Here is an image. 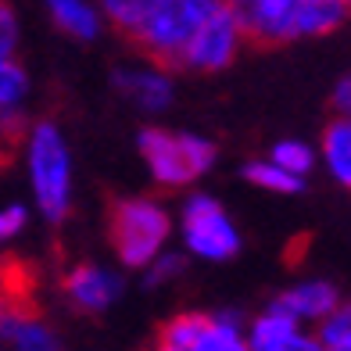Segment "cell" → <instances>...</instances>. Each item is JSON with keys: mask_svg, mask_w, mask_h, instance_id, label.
I'll return each instance as SVG.
<instances>
[{"mask_svg": "<svg viewBox=\"0 0 351 351\" xmlns=\"http://www.w3.org/2000/svg\"><path fill=\"white\" fill-rule=\"evenodd\" d=\"M22 165L29 194L43 219L61 222L72 208V151L58 122H33L22 140Z\"/></svg>", "mask_w": 351, "mask_h": 351, "instance_id": "obj_1", "label": "cell"}, {"mask_svg": "<svg viewBox=\"0 0 351 351\" xmlns=\"http://www.w3.org/2000/svg\"><path fill=\"white\" fill-rule=\"evenodd\" d=\"M136 151L147 165L151 180L165 190H183L197 183L215 165V143L197 133H180L165 125H147L136 136Z\"/></svg>", "mask_w": 351, "mask_h": 351, "instance_id": "obj_2", "label": "cell"}, {"mask_svg": "<svg viewBox=\"0 0 351 351\" xmlns=\"http://www.w3.org/2000/svg\"><path fill=\"white\" fill-rule=\"evenodd\" d=\"M172 215L158 197H122L111 208V247L125 269H147L169 251Z\"/></svg>", "mask_w": 351, "mask_h": 351, "instance_id": "obj_3", "label": "cell"}, {"mask_svg": "<svg viewBox=\"0 0 351 351\" xmlns=\"http://www.w3.org/2000/svg\"><path fill=\"white\" fill-rule=\"evenodd\" d=\"M222 8H226V0H162L151 19L136 29L133 40L147 58L162 61V65H180L194 33Z\"/></svg>", "mask_w": 351, "mask_h": 351, "instance_id": "obj_4", "label": "cell"}, {"mask_svg": "<svg viewBox=\"0 0 351 351\" xmlns=\"http://www.w3.org/2000/svg\"><path fill=\"white\" fill-rule=\"evenodd\" d=\"M183 247L201 262H230L241 251V230L212 194H190L180 208Z\"/></svg>", "mask_w": 351, "mask_h": 351, "instance_id": "obj_5", "label": "cell"}, {"mask_svg": "<svg viewBox=\"0 0 351 351\" xmlns=\"http://www.w3.org/2000/svg\"><path fill=\"white\" fill-rule=\"evenodd\" d=\"M162 341L183 351H251L247 323L233 312H180L165 323Z\"/></svg>", "mask_w": 351, "mask_h": 351, "instance_id": "obj_6", "label": "cell"}, {"mask_svg": "<svg viewBox=\"0 0 351 351\" xmlns=\"http://www.w3.org/2000/svg\"><path fill=\"white\" fill-rule=\"evenodd\" d=\"M244 40H247L244 25L222 8L219 14H212V19L194 33V40L186 43V51L180 58V65L190 69V72H222L237 61Z\"/></svg>", "mask_w": 351, "mask_h": 351, "instance_id": "obj_7", "label": "cell"}, {"mask_svg": "<svg viewBox=\"0 0 351 351\" xmlns=\"http://www.w3.org/2000/svg\"><path fill=\"white\" fill-rule=\"evenodd\" d=\"M111 86H115V93H122L133 108H140L143 115H162L176 97L169 69L154 58L140 61V65H119L111 72Z\"/></svg>", "mask_w": 351, "mask_h": 351, "instance_id": "obj_8", "label": "cell"}, {"mask_svg": "<svg viewBox=\"0 0 351 351\" xmlns=\"http://www.w3.org/2000/svg\"><path fill=\"white\" fill-rule=\"evenodd\" d=\"M301 0H226V11L244 25L247 40L283 43L294 40V14Z\"/></svg>", "mask_w": 351, "mask_h": 351, "instance_id": "obj_9", "label": "cell"}, {"mask_svg": "<svg viewBox=\"0 0 351 351\" xmlns=\"http://www.w3.org/2000/svg\"><path fill=\"white\" fill-rule=\"evenodd\" d=\"M61 291H65L72 308L97 315V312L111 308L122 298V276L115 273V269H108V265L83 262V265H75L72 273L61 280Z\"/></svg>", "mask_w": 351, "mask_h": 351, "instance_id": "obj_10", "label": "cell"}, {"mask_svg": "<svg viewBox=\"0 0 351 351\" xmlns=\"http://www.w3.org/2000/svg\"><path fill=\"white\" fill-rule=\"evenodd\" d=\"M0 337H4L8 351H61L58 330L33 308L8 305L0 315Z\"/></svg>", "mask_w": 351, "mask_h": 351, "instance_id": "obj_11", "label": "cell"}, {"mask_svg": "<svg viewBox=\"0 0 351 351\" xmlns=\"http://www.w3.org/2000/svg\"><path fill=\"white\" fill-rule=\"evenodd\" d=\"M341 294H337V287H333L330 280H319V276H308V280H298L291 283L283 294H276V305L287 308L301 326H308V323H323V319L341 305Z\"/></svg>", "mask_w": 351, "mask_h": 351, "instance_id": "obj_12", "label": "cell"}, {"mask_svg": "<svg viewBox=\"0 0 351 351\" xmlns=\"http://www.w3.org/2000/svg\"><path fill=\"white\" fill-rule=\"evenodd\" d=\"M301 333H305V326L273 301L265 312H258L247 323V348L251 351H287Z\"/></svg>", "mask_w": 351, "mask_h": 351, "instance_id": "obj_13", "label": "cell"}, {"mask_svg": "<svg viewBox=\"0 0 351 351\" xmlns=\"http://www.w3.org/2000/svg\"><path fill=\"white\" fill-rule=\"evenodd\" d=\"M47 14H51V22L61 29L65 36L72 40H97L101 29H104V8L93 4V0H43Z\"/></svg>", "mask_w": 351, "mask_h": 351, "instance_id": "obj_14", "label": "cell"}, {"mask_svg": "<svg viewBox=\"0 0 351 351\" xmlns=\"http://www.w3.org/2000/svg\"><path fill=\"white\" fill-rule=\"evenodd\" d=\"M319 162L326 165L330 180L351 190V115H337L319 140Z\"/></svg>", "mask_w": 351, "mask_h": 351, "instance_id": "obj_15", "label": "cell"}, {"mask_svg": "<svg viewBox=\"0 0 351 351\" xmlns=\"http://www.w3.org/2000/svg\"><path fill=\"white\" fill-rule=\"evenodd\" d=\"M344 0H301L294 14V40L298 36H326L333 29H341L348 19Z\"/></svg>", "mask_w": 351, "mask_h": 351, "instance_id": "obj_16", "label": "cell"}, {"mask_svg": "<svg viewBox=\"0 0 351 351\" xmlns=\"http://www.w3.org/2000/svg\"><path fill=\"white\" fill-rule=\"evenodd\" d=\"M29 93H33L29 72L14 58H0V111H4L8 122L22 115V108L29 104Z\"/></svg>", "mask_w": 351, "mask_h": 351, "instance_id": "obj_17", "label": "cell"}, {"mask_svg": "<svg viewBox=\"0 0 351 351\" xmlns=\"http://www.w3.org/2000/svg\"><path fill=\"white\" fill-rule=\"evenodd\" d=\"M244 180L251 186H258V190H269V194H298V190L305 186L301 176L287 172L280 162H273V158H254V162H247Z\"/></svg>", "mask_w": 351, "mask_h": 351, "instance_id": "obj_18", "label": "cell"}, {"mask_svg": "<svg viewBox=\"0 0 351 351\" xmlns=\"http://www.w3.org/2000/svg\"><path fill=\"white\" fill-rule=\"evenodd\" d=\"M158 4H162V0H101L104 19L115 29H122L125 36H136V29L151 19Z\"/></svg>", "mask_w": 351, "mask_h": 351, "instance_id": "obj_19", "label": "cell"}, {"mask_svg": "<svg viewBox=\"0 0 351 351\" xmlns=\"http://www.w3.org/2000/svg\"><path fill=\"white\" fill-rule=\"evenodd\" d=\"M269 158L280 162L287 172H294V176L305 180V176L315 169V162H319V151L312 147V143H305V140H280V143H273Z\"/></svg>", "mask_w": 351, "mask_h": 351, "instance_id": "obj_20", "label": "cell"}, {"mask_svg": "<svg viewBox=\"0 0 351 351\" xmlns=\"http://www.w3.org/2000/svg\"><path fill=\"white\" fill-rule=\"evenodd\" d=\"M315 337L323 341L330 351L341 348L344 341H351V301H341V305L315 326Z\"/></svg>", "mask_w": 351, "mask_h": 351, "instance_id": "obj_21", "label": "cell"}, {"mask_svg": "<svg viewBox=\"0 0 351 351\" xmlns=\"http://www.w3.org/2000/svg\"><path fill=\"white\" fill-rule=\"evenodd\" d=\"M180 276H183V258H180V254H172V251L158 254V258L143 269V283H147V287H169Z\"/></svg>", "mask_w": 351, "mask_h": 351, "instance_id": "obj_22", "label": "cell"}, {"mask_svg": "<svg viewBox=\"0 0 351 351\" xmlns=\"http://www.w3.org/2000/svg\"><path fill=\"white\" fill-rule=\"evenodd\" d=\"M25 226H29V208H25V204L11 201V204L0 208V237H4V241H14Z\"/></svg>", "mask_w": 351, "mask_h": 351, "instance_id": "obj_23", "label": "cell"}, {"mask_svg": "<svg viewBox=\"0 0 351 351\" xmlns=\"http://www.w3.org/2000/svg\"><path fill=\"white\" fill-rule=\"evenodd\" d=\"M14 47H19V19L4 4L0 8V58H14Z\"/></svg>", "mask_w": 351, "mask_h": 351, "instance_id": "obj_24", "label": "cell"}, {"mask_svg": "<svg viewBox=\"0 0 351 351\" xmlns=\"http://www.w3.org/2000/svg\"><path fill=\"white\" fill-rule=\"evenodd\" d=\"M333 111L337 115H351V75H344V79H337V86H333Z\"/></svg>", "mask_w": 351, "mask_h": 351, "instance_id": "obj_25", "label": "cell"}, {"mask_svg": "<svg viewBox=\"0 0 351 351\" xmlns=\"http://www.w3.org/2000/svg\"><path fill=\"white\" fill-rule=\"evenodd\" d=\"M287 351H330V348L319 341V337H308V333H301V337H298L291 348H287Z\"/></svg>", "mask_w": 351, "mask_h": 351, "instance_id": "obj_26", "label": "cell"}, {"mask_svg": "<svg viewBox=\"0 0 351 351\" xmlns=\"http://www.w3.org/2000/svg\"><path fill=\"white\" fill-rule=\"evenodd\" d=\"M151 351H183V348H176V344H169V341H158Z\"/></svg>", "mask_w": 351, "mask_h": 351, "instance_id": "obj_27", "label": "cell"}, {"mask_svg": "<svg viewBox=\"0 0 351 351\" xmlns=\"http://www.w3.org/2000/svg\"><path fill=\"white\" fill-rule=\"evenodd\" d=\"M333 351H351V341H344L341 348H333Z\"/></svg>", "mask_w": 351, "mask_h": 351, "instance_id": "obj_28", "label": "cell"}, {"mask_svg": "<svg viewBox=\"0 0 351 351\" xmlns=\"http://www.w3.org/2000/svg\"><path fill=\"white\" fill-rule=\"evenodd\" d=\"M344 4H348V8H351V0H344Z\"/></svg>", "mask_w": 351, "mask_h": 351, "instance_id": "obj_29", "label": "cell"}]
</instances>
